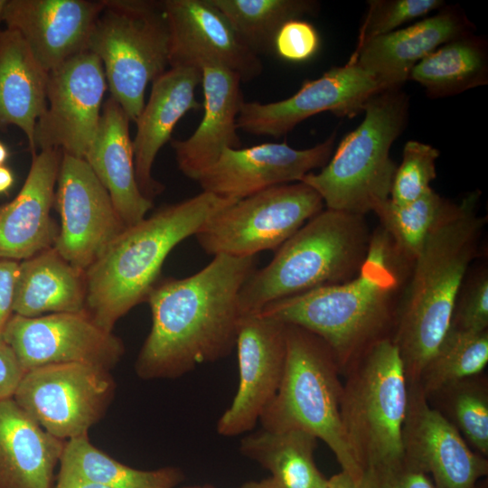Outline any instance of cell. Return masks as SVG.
I'll list each match as a JSON object with an SVG mask.
<instances>
[{
  "label": "cell",
  "mask_w": 488,
  "mask_h": 488,
  "mask_svg": "<svg viewBox=\"0 0 488 488\" xmlns=\"http://www.w3.org/2000/svg\"><path fill=\"white\" fill-rule=\"evenodd\" d=\"M257 256H213L195 274L159 280L146 301L152 326L136 361L144 380L174 379L229 355L236 346L240 289Z\"/></svg>",
  "instance_id": "1"
},
{
  "label": "cell",
  "mask_w": 488,
  "mask_h": 488,
  "mask_svg": "<svg viewBox=\"0 0 488 488\" xmlns=\"http://www.w3.org/2000/svg\"><path fill=\"white\" fill-rule=\"evenodd\" d=\"M412 264L380 227L354 278L276 301L258 314L321 338L344 372L371 344L391 336Z\"/></svg>",
  "instance_id": "2"
},
{
  "label": "cell",
  "mask_w": 488,
  "mask_h": 488,
  "mask_svg": "<svg viewBox=\"0 0 488 488\" xmlns=\"http://www.w3.org/2000/svg\"><path fill=\"white\" fill-rule=\"evenodd\" d=\"M479 193L450 202L412 264L390 338L407 383L420 374L450 328L458 294L476 258L485 224L477 214Z\"/></svg>",
  "instance_id": "3"
},
{
  "label": "cell",
  "mask_w": 488,
  "mask_h": 488,
  "mask_svg": "<svg viewBox=\"0 0 488 488\" xmlns=\"http://www.w3.org/2000/svg\"><path fill=\"white\" fill-rule=\"evenodd\" d=\"M237 201L202 191L127 227L85 271L88 314L112 332L118 319L146 301L174 248Z\"/></svg>",
  "instance_id": "4"
},
{
  "label": "cell",
  "mask_w": 488,
  "mask_h": 488,
  "mask_svg": "<svg viewBox=\"0 0 488 488\" xmlns=\"http://www.w3.org/2000/svg\"><path fill=\"white\" fill-rule=\"evenodd\" d=\"M371 239L364 216L322 210L245 281L239 295L241 315L257 314L276 301L354 278Z\"/></svg>",
  "instance_id": "5"
},
{
  "label": "cell",
  "mask_w": 488,
  "mask_h": 488,
  "mask_svg": "<svg viewBox=\"0 0 488 488\" xmlns=\"http://www.w3.org/2000/svg\"><path fill=\"white\" fill-rule=\"evenodd\" d=\"M362 122L341 141L319 173L300 182L327 209L365 216L389 199L397 164L390 147L405 128L408 98L399 89L381 91L365 104Z\"/></svg>",
  "instance_id": "6"
},
{
  "label": "cell",
  "mask_w": 488,
  "mask_h": 488,
  "mask_svg": "<svg viewBox=\"0 0 488 488\" xmlns=\"http://www.w3.org/2000/svg\"><path fill=\"white\" fill-rule=\"evenodd\" d=\"M340 372L334 354L321 338L286 324L282 380L259 421L264 429H300L322 440L358 486L363 473L352 456L342 426Z\"/></svg>",
  "instance_id": "7"
},
{
  "label": "cell",
  "mask_w": 488,
  "mask_h": 488,
  "mask_svg": "<svg viewBox=\"0 0 488 488\" xmlns=\"http://www.w3.org/2000/svg\"><path fill=\"white\" fill-rule=\"evenodd\" d=\"M343 373L340 415L356 465L364 473L401 462L408 383L398 347L380 339Z\"/></svg>",
  "instance_id": "8"
},
{
  "label": "cell",
  "mask_w": 488,
  "mask_h": 488,
  "mask_svg": "<svg viewBox=\"0 0 488 488\" xmlns=\"http://www.w3.org/2000/svg\"><path fill=\"white\" fill-rule=\"evenodd\" d=\"M88 50L103 65L110 97L136 122L147 85L169 66L163 1L104 0Z\"/></svg>",
  "instance_id": "9"
},
{
  "label": "cell",
  "mask_w": 488,
  "mask_h": 488,
  "mask_svg": "<svg viewBox=\"0 0 488 488\" xmlns=\"http://www.w3.org/2000/svg\"><path fill=\"white\" fill-rule=\"evenodd\" d=\"M323 207L321 196L307 184H280L222 209L194 236L209 255L257 256L277 250Z\"/></svg>",
  "instance_id": "10"
},
{
  "label": "cell",
  "mask_w": 488,
  "mask_h": 488,
  "mask_svg": "<svg viewBox=\"0 0 488 488\" xmlns=\"http://www.w3.org/2000/svg\"><path fill=\"white\" fill-rule=\"evenodd\" d=\"M116 390L111 371L86 363H60L25 371L13 399L53 436H88L106 414Z\"/></svg>",
  "instance_id": "11"
},
{
  "label": "cell",
  "mask_w": 488,
  "mask_h": 488,
  "mask_svg": "<svg viewBox=\"0 0 488 488\" xmlns=\"http://www.w3.org/2000/svg\"><path fill=\"white\" fill-rule=\"evenodd\" d=\"M107 89L103 65L89 50L48 72L47 107L35 126V148L84 159L99 128Z\"/></svg>",
  "instance_id": "12"
},
{
  "label": "cell",
  "mask_w": 488,
  "mask_h": 488,
  "mask_svg": "<svg viewBox=\"0 0 488 488\" xmlns=\"http://www.w3.org/2000/svg\"><path fill=\"white\" fill-rule=\"evenodd\" d=\"M56 185L61 228L53 248L85 272L127 226L85 159L62 153Z\"/></svg>",
  "instance_id": "13"
},
{
  "label": "cell",
  "mask_w": 488,
  "mask_h": 488,
  "mask_svg": "<svg viewBox=\"0 0 488 488\" xmlns=\"http://www.w3.org/2000/svg\"><path fill=\"white\" fill-rule=\"evenodd\" d=\"M4 341L25 371L72 362L111 371L125 352L122 341L99 327L86 310L36 317L14 314L5 329Z\"/></svg>",
  "instance_id": "14"
},
{
  "label": "cell",
  "mask_w": 488,
  "mask_h": 488,
  "mask_svg": "<svg viewBox=\"0 0 488 488\" xmlns=\"http://www.w3.org/2000/svg\"><path fill=\"white\" fill-rule=\"evenodd\" d=\"M384 90L371 74L348 61L315 80L305 81L287 99L270 103L244 101L237 126L253 136L278 138L302 121L322 112L352 117L363 110L371 98Z\"/></svg>",
  "instance_id": "15"
},
{
  "label": "cell",
  "mask_w": 488,
  "mask_h": 488,
  "mask_svg": "<svg viewBox=\"0 0 488 488\" xmlns=\"http://www.w3.org/2000/svg\"><path fill=\"white\" fill-rule=\"evenodd\" d=\"M403 459L427 474L434 488H477L488 461L425 397L418 382L408 384L402 429Z\"/></svg>",
  "instance_id": "16"
},
{
  "label": "cell",
  "mask_w": 488,
  "mask_h": 488,
  "mask_svg": "<svg viewBox=\"0 0 488 488\" xmlns=\"http://www.w3.org/2000/svg\"><path fill=\"white\" fill-rule=\"evenodd\" d=\"M235 347L239 385L217 423V432L223 436L250 431L274 399L285 367L286 324L258 314L242 316Z\"/></svg>",
  "instance_id": "17"
},
{
  "label": "cell",
  "mask_w": 488,
  "mask_h": 488,
  "mask_svg": "<svg viewBox=\"0 0 488 488\" xmlns=\"http://www.w3.org/2000/svg\"><path fill=\"white\" fill-rule=\"evenodd\" d=\"M169 31V67L217 63L241 81L258 77L259 56L239 38L226 16L211 0H164Z\"/></svg>",
  "instance_id": "18"
},
{
  "label": "cell",
  "mask_w": 488,
  "mask_h": 488,
  "mask_svg": "<svg viewBox=\"0 0 488 488\" xmlns=\"http://www.w3.org/2000/svg\"><path fill=\"white\" fill-rule=\"evenodd\" d=\"M334 140L335 133L306 149H296L286 142L226 148L197 182L203 192L235 200L273 186L297 183L327 164Z\"/></svg>",
  "instance_id": "19"
},
{
  "label": "cell",
  "mask_w": 488,
  "mask_h": 488,
  "mask_svg": "<svg viewBox=\"0 0 488 488\" xmlns=\"http://www.w3.org/2000/svg\"><path fill=\"white\" fill-rule=\"evenodd\" d=\"M104 0H7L3 22L48 73L88 51Z\"/></svg>",
  "instance_id": "20"
},
{
  "label": "cell",
  "mask_w": 488,
  "mask_h": 488,
  "mask_svg": "<svg viewBox=\"0 0 488 488\" xmlns=\"http://www.w3.org/2000/svg\"><path fill=\"white\" fill-rule=\"evenodd\" d=\"M62 153L42 149L33 155L16 197L0 204V258L27 259L53 247L59 229L51 217Z\"/></svg>",
  "instance_id": "21"
},
{
  "label": "cell",
  "mask_w": 488,
  "mask_h": 488,
  "mask_svg": "<svg viewBox=\"0 0 488 488\" xmlns=\"http://www.w3.org/2000/svg\"><path fill=\"white\" fill-rule=\"evenodd\" d=\"M473 28L462 11L443 6L434 15L356 47L349 61L362 68L385 89H399L421 60Z\"/></svg>",
  "instance_id": "22"
},
{
  "label": "cell",
  "mask_w": 488,
  "mask_h": 488,
  "mask_svg": "<svg viewBox=\"0 0 488 488\" xmlns=\"http://www.w3.org/2000/svg\"><path fill=\"white\" fill-rule=\"evenodd\" d=\"M203 116L188 138L172 139L179 170L197 181L226 148L241 147L237 119L244 102L240 78L217 63L202 66Z\"/></svg>",
  "instance_id": "23"
},
{
  "label": "cell",
  "mask_w": 488,
  "mask_h": 488,
  "mask_svg": "<svg viewBox=\"0 0 488 488\" xmlns=\"http://www.w3.org/2000/svg\"><path fill=\"white\" fill-rule=\"evenodd\" d=\"M202 83V70L174 67L152 81L147 103L137 117L132 140L136 177L142 193L148 199L159 194L164 186L152 176V167L159 150L171 140L177 122L190 110L202 106L196 99Z\"/></svg>",
  "instance_id": "24"
},
{
  "label": "cell",
  "mask_w": 488,
  "mask_h": 488,
  "mask_svg": "<svg viewBox=\"0 0 488 488\" xmlns=\"http://www.w3.org/2000/svg\"><path fill=\"white\" fill-rule=\"evenodd\" d=\"M129 122L119 104L109 97L84 157L127 227L142 221L153 207V201L142 193L136 181Z\"/></svg>",
  "instance_id": "25"
},
{
  "label": "cell",
  "mask_w": 488,
  "mask_h": 488,
  "mask_svg": "<svg viewBox=\"0 0 488 488\" xmlns=\"http://www.w3.org/2000/svg\"><path fill=\"white\" fill-rule=\"evenodd\" d=\"M65 443L13 398L0 401V488H53Z\"/></svg>",
  "instance_id": "26"
},
{
  "label": "cell",
  "mask_w": 488,
  "mask_h": 488,
  "mask_svg": "<svg viewBox=\"0 0 488 488\" xmlns=\"http://www.w3.org/2000/svg\"><path fill=\"white\" fill-rule=\"evenodd\" d=\"M48 73L15 31H0V130L19 127L36 154L34 130L47 107Z\"/></svg>",
  "instance_id": "27"
},
{
  "label": "cell",
  "mask_w": 488,
  "mask_h": 488,
  "mask_svg": "<svg viewBox=\"0 0 488 488\" xmlns=\"http://www.w3.org/2000/svg\"><path fill=\"white\" fill-rule=\"evenodd\" d=\"M85 307V272L71 266L53 247L19 263L14 314L36 317L79 313Z\"/></svg>",
  "instance_id": "28"
},
{
  "label": "cell",
  "mask_w": 488,
  "mask_h": 488,
  "mask_svg": "<svg viewBox=\"0 0 488 488\" xmlns=\"http://www.w3.org/2000/svg\"><path fill=\"white\" fill-rule=\"evenodd\" d=\"M317 438L300 429L267 430L242 438L241 454L267 469L280 488H325L314 460Z\"/></svg>",
  "instance_id": "29"
},
{
  "label": "cell",
  "mask_w": 488,
  "mask_h": 488,
  "mask_svg": "<svg viewBox=\"0 0 488 488\" xmlns=\"http://www.w3.org/2000/svg\"><path fill=\"white\" fill-rule=\"evenodd\" d=\"M408 80L420 84L433 99L487 84L485 40L470 32L442 44L412 69Z\"/></svg>",
  "instance_id": "30"
},
{
  "label": "cell",
  "mask_w": 488,
  "mask_h": 488,
  "mask_svg": "<svg viewBox=\"0 0 488 488\" xmlns=\"http://www.w3.org/2000/svg\"><path fill=\"white\" fill-rule=\"evenodd\" d=\"M56 479H75L107 488H176L183 472L173 466L136 469L95 446L89 435L66 441Z\"/></svg>",
  "instance_id": "31"
},
{
  "label": "cell",
  "mask_w": 488,
  "mask_h": 488,
  "mask_svg": "<svg viewBox=\"0 0 488 488\" xmlns=\"http://www.w3.org/2000/svg\"><path fill=\"white\" fill-rule=\"evenodd\" d=\"M226 16L242 42L258 56L274 53V41L289 20L317 10L311 0H211Z\"/></svg>",
  "instance_id": "32"
},
{
  "label": "cell",
  "mask_w": 488,
  "mask_h": 488,
  "mask_svg": "<svg viewBox=\"0 0 488 488\" xmlns=\"http://www.w3.org/2000/svg\"><path fill=\"white\" fill-rule=\"evenodd\" d=\"M487 363L488 330L472 332L450 326L418 382L427 398L458 380L482 373Z\"/></svg>",
  "instance_id": "33"
},
{
  "label": "cell",
  "mask_w": 488,
  "mask_h": 488,
  "mask_svg": "<svg viewBox=\"0 0 488 488\" xmlns=\"http://www.w3.org/2000/svg\"><path fill=\"white\" fill-rule=\"evenodd\" d=\"M479 455H488V384L482 373L458 380L427 398Z\"/></svg>",
  "instance_id": "34"
},
{
  "label": "cell",
  "mask_w": 488,
  "mask_h": 488,
  "mask_svg": "<svg viewBox=\"0 0 488 488\" xmlns=\"http://www.w3.org/2000/svg\"><path fill=\"white\" fill-rule=\"evenodd\" d=\"M450 202L432 188L414 202L399 205L389 199L374 213L380 228L389 235L396 251L413 263L424 243Z\"/></svg>",
  "instance_id": "35"
},
{
  "label": "cell",
  "mask_w": 488,
  "mask_h": 488,
  "mask_svg": "<svg viewBox=\"0 0 488 488\" xmlns=\"http://www.w3.org/2000/svg\"><path fill=\"white\" fill-rule=\"evenodd\" d=\"M438 156L439 152L435 147L415 140L408 141L403 148L402 161L394 174L389 200L404 205L426 193L436 177Z\"/></svg>",
  "instance_id": "36"
},
{
  "label": "cell",
  "mask_w": 488,
  "mask_h": 488,
  "mask_svg": "<svg viewBox=\"0 0 488 488\" xmlns=\"http://www.w3.org/2000/svg\"><path fill=\"white\" fill-rule=\"evenodd\" d=\"M444 5L441 0H371L360 27L356 47L394 32L405 23L423 19Z\"/></svg>",
  "instance_id": "37"
},
{
  "label": "cell",
  "mask_w": 488,
  "mask_h": 488,
  "mask_svg": "<svg viewBox=\"0 0 488 488\" xmlns=\"http://www.w3.org/2000/svg\"><path fill=\"white\" fill-rule=\"evenodd\" d=\"M452 327L472 332L488 330V274L483 268L463 284L455 305Z\"/></svg>",
  "instance_id": "38"
},
{
  "label": "cell",
  "mask_w": 488,
  "mask_h": 488,
  "mask_svg": "<svg viewBox=\"0 0 488 488\" xmlns=\"http://www.w3.org/2000/svg\"><path fill=\"white\" fill-rule=\"evenodd\" d=\"M320 36L314 26L302 19H292L278 30L274 41V53L290 62L312 59L320 48Z\"/></svg>",
  "instance_id": "39"
},
{
  "label": "cell",
  "mask_w": 488,
  "mask_h": 488,
  "mask_svg": "<svg viewBox=\"0 0 488 488\" xmlns=\"http://www.w3.org/2000/svg\"><path fill=\"white\" fill-rule=\"evenodd\" d=\"M358 488H434L424 472L404 459L393 465L368 469Z\"/></svg>",
  "instance_id": "40"
},
{
  "label": "cell",
  "mask_w": 488,
  "mask_h": 488,
  "mask_svg": "<svg viewBox=\"0 0 488 488\" xmlns=\"http://www.w3.org/2000/svg\"><path fill=\"white\" fill-rule=\"evenodd\" d=\"M19 262L0 258V342L5 329L14 314V299Z\"/></svg>",
  "instance_id": "41"
},
{
  "label": "cell",
  "mask_w": 488,
  "mask_h": 488,
  "mask_svg": "<svg viewBox=\"0 0 488 488\" xmlns=\"http://www.w3.org/2000/svg\"><path fill=\"white\" fill-rule=\"evenodd\" d=\"M25 371L11 347L0 342V401L13 398Z\"/></svg>",
  "instance_id": "42"
},
{
  "label": "cell",
  "mask_w": 488,
  "mask_h": 488,
  "mask_svg": "<svg viewBox=\"0 0 488 488\" xmlns=\"http://www.w3.org/2000/svg\"><path fill=\"white\" fill-rule=\"evenodd\" d=\"M325 488H358L353 480L343 471L327 479Z\"/></svg>",
  "instance_id": "43"
},
{
  "label": "cell",
  "mask_w": 488,
  "mask_h": 488,
  "mask_svg": "<svg viewBox=\"0 0 488 488\" xmlns=\"http://www.w3.org/2000/svg\"><path fill=\"white\" fill-rule=\"evenodd\" d=\"M53 488H107L105 486L75 479H56Z\"/></svg>",
  "instance_id": "44"
},
{
  "label": "cell",
  "mask_w": 488,
  "mask_h": 488,
  "mask_svg": "<svg viewBox=\"0 0 488 488\" xmlns=\"http://www.w3.org/2000/svg\"><path fill=\"white\" fill-rule=\"evenodd\" d=\"M14 183L12 170L5 164L0 165V194L7 192Z\"/></svg>",
  "instance_id": "45"
},
{
  "label": "cell",
  "mask_w": 488,
  "mask_h": 488,
  "mask_svg": "<svg viewBox=\"0 0 488 488\" xmlns=\"http://www.w3.org/2000/svg\"><path fill=\"white\" fill-rule=\"evenodd\" d=\"M239 488H280L270 477L261 481H250Z\"/></svg>",
  "instance_id": "46"
},
{
  "label": "cell",
  "mask_w": 488,
  "mask_h": 488,
  "mask_svg": "<svg viewBox=\"0 0 488 488\" xmlns=\"http://www.w3.org/2000/svg\"><path fill=\"white\" fill-rule=\"evenodd\" d=\"M8 157L9 149L2 141H0V165L5 164Z\"/></svg>",
  "instance_id": "47"
},
{
  "label": "cell",
  "mask_w": 488,
  "mask_h": 488,
  "mask_svg": "<svg viewBox=\"0 0 488 488\" xmlns=\"http://www.w3.org/2000/svg\"><path fill=\"white\" fill-rule=\"evenodd\" d=\"M6 3H7V0H0V25H1V23L3 22V16H4V12H5ZM0 31H1V28H0Z\"/></svg>",
  "instance_id": "48"
},
{
  "label": "cell",
  "mask_w": 488,
  "mask_h": 488,
  "mask_svg": "<svg viewBox=\"0 0 488 488\" xmlns=\"http://www.w3.org/2000/svg\"><path fill=\"white\" fill-rule=\"evenodd\" d=\"M181 488H213L210 485H195V486H185V487H181Z\"/></svg>",
  "instance_id": "49"
}]
</instances>
